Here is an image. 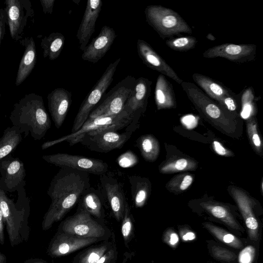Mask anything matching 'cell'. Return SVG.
Segmentation results:
<instances>
[{
	"mask_svg": "<svg viewBox=\"0 0 263 263\" xmlns=\"http://www.w3.org/2000/svg\"><path fill=\"white\" fill-rule=\"evenodd\" d=\"M103 238H87L58 231L51 240L47 253L52 258L68 255Z\"/></svg>",
	"mask_w": 263,
	"mask_h": 263,
	"instance_id": "13",
	"label": "cell"
},
{
	"mask_svg": "<svg viewBox=\"0 0 263 263\" xmlns=\"http://www.w3.org/2000/svg\"><path fill=\"white\" fill-rule=\"evenodd\" d=\"M180 85L201 116L224 133L229 135L234 134L236 127V116L210 98L194 83L183 81Z\"/></svg>",
	"mask_w": 263,
	"mask_h": 263,
	"instance_id": "4",
	"label": "cell"
},
{
	"mask_svg": "<svg viewBox=\"0 0 263 263\" xmlns=\"http://www.w3.org/2000/svg\"><path fill=\"white\" fill-rule=\"evenodd\" d=\"M116 37L114 28L103 26L99 34L83 50L82 59L92 63H97L109 50Z\"/></svg>",
	"mask_w": 263,
	"mask_h": 263,
	"instance_id": "18",
	"label": "cell"
},
{
	"mask_svg": "<svg viewBox=\"0 0 263 263\" xmlns=\"http://www.w3.org/2000/svg\"><path fill=\"white\" fill-rule=\"evenodd\" d=\"M197 167V163L194 160L185 157H173L159 165V171L163 174L179 172L194 171Z\"/></svg>",
	"mask_w": 263,
	"mask_h": 263,
	"instance_id": "31",
	"label": "cell"
},
{
	"mask_svg": "<svg viewBox=\"0 0 263 263\" xmlns=\"http://www.w3.org/2000/svg\"><path fill=\"white\" fill-rule=\"evenodd\" d=\"M64 43L65 36L60 32H52L44 36L41 42L44 58L51 61L57 59L64 48Z\"/></svg>",
	"mask_w": 263,
	"mask_h": 263,
	"instance_id": "28",
	"label": "cell"
},
{
	"mask_svg": "<svg viewBox=\"0 0 263 263\" xmlns=\"http://www.w3.org/2000/svg\"><path fill=\"white\" fill-rule=\"evenodd\" d=\"M24 47V51L21 60L16 73L15 84L20 85L30 75L36 62V50L35 42L32 37H26L20 41Z\"/></svg>",
	"mask_w": 263,
	"mask_h": 263,
	"instance_id": "23",
	"label": "cell"
},
{
	"mask_svg": "<svg viewBox=\"0 0 263 263\" xmlns=\"http://www.w3.org/2000/svg\"><path fill=\"white\" fill-rule=\"evenodd\" d=\"M247 131L252 146L258 154H260L262 152V143L258 132L257 122L254 117L247 119Z\"/></svg>",
	"mask_w": 263,
	"mask_h": 263,
	"instance_id": "38",
	"label": "cell"
},
{
	"mask_svg": "<svg viewBox=\"0 0 263 263\" xmlns=\"http://www.w3.org/2000/svg\"><path fill=\"white\" fill-rule=\"evenodd\" d=\"M133 132L127 129L122 133L111 130L92 131L67 141L70 146L80 143L91 151L106 153L121 148Z\"/></svg>",
	"mask_w": 263,
	"mask_h": 263,
	"instance_id": "7",
	"label": "cell"
},
{
	"mask_svg": "<svg viewBox=\"0 0 263 263\" xmlns=\"http://www.w3.org/2000/svg\"><path fill=\"white\" fill-rule=\"evenodd\" d=\"M134 114L126 108L120 113L109 116L88 118L82 126L76 132L70 133L57 139L48 141L41 146L42 150L55 144L82 136L92 131L111 130L117 132L127 127L133 121Z\"/></svg>",
	"mask_w": 263,
	"mask_h": 263,
	"instance_id": "6",
	"label": "cell"
},
{
	"mask_svg": "<svg viewBox=\"0 0 263 263\" xmlns=\"http://www.w3.org/2000/svg\"><path fill=\"white\" fill-rule=\"evenodd\" d=\"M197 43V39L192 36H182L170 38L165 42V44L171 49L183 52L195 48Z\"/></svg>",
	"mask_w": 263,
	"mask_h": 263,
	"instance_id": "37",
	"label": "cell"
},
{
	"mask_svg": "<svg viewBox=\"0 0 263 263\" xmlns=\"http://www.w3.org/2000/svg\"><path fill=\"white\" fill-rule=\"evenodd\" d=\"M133 219L130 207L127 203L122 220L121 226V233L126 247H128V243L132 239L134 234V226Z\"/></svg>",
	"mask_w": 263,
	"mask_h": 263,
	"instance_id": "39",
	"label": "cell"
},
{
	"mask_svg": "<svg viewBox=\"0 0 263 263\" xmlns=\"http://www.w3.org/2000/svg\"><path fill=\"white\" fill-rule=\"evenodd\" d=\"M110 242L101 244L86 249L79 253L72 263H96L112 246Z\"/></svg>",
	"mask_w": 263,
	"mask_h": 263,
	"instance_id": "33",
	"label": "cell"
},
{
	"mask_svg": "<svg viewBox=\"0 0 263 263\" xmlns=\"http://www.w3.org/2000/svg\"><path fill=\"white\" fill-rule=\"evenodd\" d=\"M7 24V17L4 8L0 9V47L4 39L6 31V26Z\"/></svg>",
	"mask_w": 263,
	"mask_h": 263,
	"instance_id": "45",
	"label": "cell"
},
{
	"mask_svg": "<svg viewBox=\"0 0 263 263\" xmlns=\"http://www.w3.org/2000/svg\"><path fill=\"white\" fill-rule=\"evenodd\" d=\"M152 82L147 78L136 79L133 92L127 101L125 108L134 115H142L146 109L151 91Z\"/></svg>",
	"mask_w": 263,
	"mask_h": 263,
	"instance_id": "22",
	"label": "cell"
},
{
	"mask_svg": "<svg viewBox=\"0 0 263 263\" xmlns=\"http://www.w3.org/2000/svg\"><path fill=\"white\" fill-rule=\"evenodd\" d=\"M70 92L63 88L53 90L47 96L48 106L54 125L59 128L64 123L72 102Z\"/></svg>",
	"mask_w": 263,
	"mask_h": 263,
	"instance_id": "21",
	"label": "cell"
},
{
	"mask_svg": "<svg viewBox=\"0 0 263 263\" xmlns=\"http://www.w3.org/2000/svg\"><path fill=\"white\" fill-rule=\"evenodd\" d=\"M229 192L238 206L250 239L257 241L259 235V224L253 210L250 197L245 192L236 186H229Z\"/></svg>",
	"mask_w": 263,
	"mask_h": 263,
	"instance_id": "19",
	"label": "cell"
},
{
	"mask_svg": "<svg viewBox=\"0 0 263 263\" xmlns=\"http://www.w3.org/2000/svg\"><path fill=\"white\" fill-rule=\"evenodd\" d=\"M25 195L21 199L18 194L17 203H15L7 196L4 191L0 189V209L12 247L27 241L29 237V202Z\"/></svg>",
	"mask_w": 263,
	"mask_h": 263,
	"instance_id": "3",
	"label": "cell"
},
{
	"mask_svg": "<svg viewBox=\"0 0 263 263\" xmlns=\"http://www.w3.org/2000/svg\"><path fill=\"white\" fill-rule=\"evenodd\" d=\"M22 133L12 125L6 128L0 138V161L10 154L22 140Z\"/></svg>",
	"mask_w": 263,
	"mask_h": 263,
	"instance_id": "30",
	"label": "cell"
},
{
	"mask_svg": "<svg viewBox=\"0 0 263 263\" xmlns=\"http://www.w3.org/2000/svg\"><path fill=\"white\" fill-rule=\"evenodd\" d=\"M9 119L26 137L30 135L35 140L44 138L51 125L42 97L35 93L26 94L16 102Z\"/></svg>",
	"mask_w": 263,
	"mask_h": 263,
	"instance_id": "2",
	"label": "cell"
},
{
	"mask_svg": "<svg viewBox=\"0 0 263 263\" xmlns=\"http://www.w3.org/2000/svg\"><path fill=\"white\" fill-rule=\"evenodd\" d=\"M102 1L101 0L87 1L84 14L76 35L79 40V48L82 51L87 45L95 32L96 23L102 10Z\"/></svg>",
	"mask_w": 263,
	"mask_h": 263,
	"instance_id": "20",
	"label": "cell"
},
{
	"mask_svg": "<svg viewBox=\"0 0 263 263\" xmlns=\"http://www.w3.org/2000/svg\"><path fill=\"white\" fill-rule=\"evenodd\" d=\"M179 234L183 241H192L196 238L195 234L187 228L183 227L180 229Z\"/></svg>",
	"mask_w": 263,
	"mask_h": 263,
	"instance_id": "47",
	"label": "cell"
},
{
	"mask_svg": "<svg viewBox=\"0 0 263 263\" xmlns=\"http://www.w3.org/2000/svg\"><path fill=\"white\" fill-rule=\"evenodd\" d=\"M206 38L212 41H214L216 40V37L211 33H209L207 34Z\"/></svg>",
	"mask_w": 263,
	"mask_h": 263,
	"instance_id": "52",
	"label": "cell"
},
{
	"mask_svg": "<svg viewBox=\"0 0 263 263\" xmlns=\"http://www.w3.org/2000/svg\"><path fill=\"white\" fill-rule=\"evenodd\" d=\"M58 231L87 238H102L104 228L79 203L77 212L61 222Z\"/></svg>",
	"mask_w": 263,
	"mask_h": 263,
	"instance_id": "10",
	"label": "cell"
},
{
	"mask_svg": "<svg viewBox=\"0 0 263 263\" xmlns=\"http://www.w3.org/2000/svg\"><path fill=\"white\" fill-rule=\"evenodd\" d=\"M60 168L47 191L51 202L42 223L44 231L61 220L90 187L89 174L69 167Z\"/></svg>",
	"mask_w": 263,
	"mask_h": 263,
	"instance_id": "1",
	"label": "cell"
},
{
	"mask_svg": "<svg viewBox=\"0 0 263 263\" xmlns=\"http://www.w3.org/2000/svg\"><path fill=\"white\" fill-rule=\"evenodd\" d=\"M139 162L137 156L130 151H128L121 155L117 159L118 165L123 168L130 167L136 165Z\"/></svg>",
	"mask_w": 263,
	"mask_h": 263,
	"instance_id": "41",
	"label": "cell"
},
{
	"mask_svg": "<svg viewBox=\"0 0 263 263\" xmlns=\"http://www.w3.org/2000/svg\"><path fill=\"white\" fill-rule=\"evenodd\" d=\"M0 189L14 192L25 184L26 170L18 158L7 156L0 161Z\"/></svg>",
	"mask_w": 263,
	"mask_h": 263,
	"instance_id": "14",
	"label": "cell"
},
{
	"mask_svg": "<svg viewBox=\"0 0 263 263\" xmlns=\"http://www.w3.org/2000/svg\"><path fill=\"white\" fill-rule=\"evenodd\" d=\"M135 81L134 77L128 75L118 82L105 94L103 100L91 111L88 117L112 116L122 111L133 92Z\"/></svg>",
	"mask_w": 263,
	"mask_h": 263,
	"instance_id": "9",
	"label": "cell"
},
{
	"mask_svg": "<svg viewBox=\"0 0 263 263\" xmlns=\"http://www.w3.org/2000/svg\"><path fill=\"white\" fill-rule=\"evenodd\" d=\"M201 206L213 217L218 219L233 229L241 230L233 215L229 209L223 204L211 201L203 202Z\"/></svg>",
	"mask_w": 263,
	"mask_h": 263,
	"instance_id": "29",
	"label": "cell"
},
{
	"mask_svg": "<svg viewBox=\"0 0 263 263\" xmlns=\"http://www.w3.org/2000/svg\"><path fill=\"white\" fill-rule=\"evenodd\" d=\"M55 0H40L43 8V11L45 14H51Z\"/></svg>",
	"mask_w": 263,
	"mask_h": 263,
	"instance_id": "48",
	"label": "cell"
},
{
	"mask_svg": "<svg viewBox=\"0 0 263 263\" xmlns=\"http://www.w3.org/2000/svg\"><path fill=\"white\" fill-rule=\"evenodd\" d=\"M5 4L10 35L18 42L23 39L29 19L34 18V9L29 0H6Z\"/></svg>",
	"mask_w": 263,
	"mask_h": 263,
	"instance_id": "12",
	"label": "cell"
},
{
	"mask_svg": "<svg viewBox=\"0 0 263 263\" xmlns=\"http://www.w3.org/2000/svg\"><path fill=\"white\" fill-rule=\"evenodd\" d=\"M155 100L158 110L174 108L176 107L175 93L172 84L164 75L160 74L156 81Z\"/></svg>",
	"mask_w": 263,
	"mask_h": 263,
	"instance_id": "25",
	"label": "cell"
},
{
	"mask_svg": "<svg viewBox=\"0 0 263 263\" xmlns=\"http://www.w3.org/2000/svg\"><path fill=\"white\" fill-rule=\"evenodd\" d=\"M5 243L4 223L1 210L0 209V243L3 245Z\"/></svg>",
	"mask_w": 263,
	"mask_h": 263,
	"instance_id": "49",
	"label": "cell"
},
{
	"mask_svg": "<svg viewBox=\"0 0 263 263\" xmlns=\"http://www.w3.org/2000/svg\"><path fill=\"white\" fill-rule=\"evenodd\" d=\"M23 263H49L41 258H30L26 260Z\"/></svg>",
	"mask_w": 263,
	"mask_h": 263,
	"instance_id": "50",
	"label": "cell"
},
{
	"mask_svg": "<svg viewBox=\"0 0 263 263\" xmlns=\"http://www.w3.org/2000/svg\"><path fill=\"white\" fill-rule=\"evenodd\" d=\"M136 144L146 161L153 162L157 159L160 146L158 140L153 135L145 134L140 136L136 140Z\"/></svg>",
	"mask_w": 263,
	"mask_h": 263,
	"instance_id": "32",
	"label": "cell"
},
{
	"mask_svg": "<svg viewBox=\"0 0 263 263\" xmlns=\"http://www.w3.org/2000/svg\"><path fill=\"white\" fill-rule=\"evenodd\" d=\"M147 23L163 39L182 33H192L187 23L176 11L161 5H151L144 10Z\"/></svg>",
	"mask_w": 263,
	"mask_h": 263,
	"instance_id": "5",
	"label": "cell"
},
{
	"mask_svg": "<svg viewBox=\"0 0 263 263\" xmlns=\"http://www.w3.org/2000/svg\"><path fill=\"white\" fill-rule=\"evenodd\" d=\"M203 224L211 234L222 242L235 249L242 248L243 244L241 241L233 234L209 222L204 223Z\"/></svg>",
	"mask_w": 263,
	"mask_h": 263,
	"instance_id": "34",
	"label": "cell"
},
{
	"mask_svg": "<svg viewBox=\"0 0 263 263\" xmlns=\"http://www.w3.org/2000/svg\"><path fill=\"white\" fill-rule=\"evenodd\" d=\"M120 61L121 58H119L107 66L102 76L83 100L74 118L71 133L76 132L82 126L92 109L101 100L114 80L115 71Z\"/></svg>",
	"mask_w": 263,
	"mask_h": 263,
	"instance_id": "8",
	"label": "cell"
},
{
	"mask_svg": "<svg viewBox=\"0 0 263 263\" xmlns=\"http://www.w3.org/2000/svg\"><path fill=\"white\" fill-rule=\"evenodd\" d=\"M192 78L210 98L220 105L226 98L235 95L221 83L206 76L195 73Z\"/></svg>",
	"mask_w": 263,
	"mask_h": 263,
	"instance_id": "24",
	"label": "cell"
},
{
	"mask_svg": "<svg viewBox=\"0 0 263 263\" xmlns=\"http://www.w3.org/2000/svg\"><path fill=\"white\" fill-rule=\"evenodd\" d=\"M255 256V249L252 246L244 248L239 255V263H251Z\"/></svg>",
	"mask_w": 263,
	"mask_h": 263,
	"instance_id": "44",
	"label": "cell"
},
{
	"mask_svg": "<svg viewBox=\"0 0 263 263\" xmlns=\"http://www.w3.org/2000/svg\"><path fill=\"white\" fill-rule=\"evenodd\" d=\"M163 240L172 248L177 246L179 238L177 233L172 229L166 230L163 235Z\"/></svg>",
	"mask_w": 263,
	"mask_h": 263,
	"instance_id": "42",
	"label": "cell"
},
{
	"mask_svg": "<svg viewBox=\"0 0 263 263\" xmlns=\"http://www.w3.org/2000/svg\"><path fill=\"white\" fill-rule=\"evenodd\" d=\"M210 251L214 258L219 260L230 262L235 260L237 257L234 252L218 246H213Z\"/></svg>",
	"mask_w": 263,
	"mask_h": 263,
	"instance_id": "40",
	"label": "cell"
},
{
	"mask_svg": "<svg viewBox=\"0 0 263 263\" xmlns=\"http://www.w3.org/2000/svg\"><path fill=\"white\" fill-rule=\"evenodd\" d=\"M42 159L60 167H69L89 174L101 176L108 169L107 163L101 159L66 153L44 155Z\"/></svg>",
	"mask_w": 263,
	"mask_h": 263,
	"instance_id": "11",
	"label": "cell"
},
{
	"mask_svg": "<svg viewBox=\"0 0 263 263\" xmlns=\"http://www.w3.org/2000/svg\"><path fill=\"white\" fill-rule=\"evenodd\" d=\"M212 145L214 151L219 155L225 157H230L233 156V153L230 151L226 148L218 141H213Z\"/></svg>",
	"mask_w": 263,
	"mask_h": 263,
	"instance_id": "46",
	"label": "cell"
},
{
	"mask_svg": "<svg viewBox=\"0 0 263 263\" xmlns=\"http://www.w3.org/2000/svg\"><path fill=\"white\" fill-rule=\"evenodd\" d=\"M255 44H235L225 43L215 46L203 53L205 58H222L237 63L254 61L256 58Z\"/></svg>",
	"mask_w": 263,
	"mask_h": 263,
	"instance_id": "15",
	"label": "cell"
},
{
	"mask_svg": "<svg viewBox=\"0 0 263 263\" xmlns=\"http://www.w3.org/2000/svg\"><path fill=\"white\" fill-rule=\"evenodd\" d=\"M0 263H7V258L5 255L0 251Z\"/></svg>",
	"mask_w": 263,
	"mask_h": 263,
	"instance_id": "51",
	"label": "cell"
},
{
	"mask_svg": "<svg viewBox=\"0 0 263 263\" xmlns=\"http://www.w3.org/2000/svg\"><path fill=\"white\" fill-rule=\"evenodd\" d=\"M103 198L101 192L90 186L83 194L78 202L91 216L103 219L105 216Z\"/></svg>",
	"mask_w": 263,
	"mask_h": 263,
	"instance_id": "26",
	"label": "cell"
},
{
	"mask_svg": "<svg viewBox=\"0 0 263 263\" xmlns=\"http://www.w3.org/2000/svg\"><path fill=\"white\" fill-rule=\"evenodd\" d=\"M132 198L136 208H142L146 202L151 192V184L145 177L131 175L128 177Z\"/></svg>",
	"mask_w": 263,
	"mask_h": 263,
	"instance_id": "27",
	"label": "cell"
},
{
	"mask_svg": "<svg viewBox=\"0 0 263 263\" xmlns=\"http://www.w3.org/2000/svg\"><path fill=\"white\" fill-rule=\"evenodd\" d=\"M101 193L107 200L117 221L122 220L126 201L121 184L116 179L105 174L101 175Z\"/></svg>",
	"mask_w": 263,
	"mask_h": 263,
	"instance_id": "16",
	"label": "cell"
},
{
	"mask_svg": "<svg viewBox=\"0 0 263 263\" xmlns=\"http://www.w3.org/2000/svg\"><path fill=\"white\" fill-rule=\"evenodd\" d=\"M117 251L115 244L105 253L96 263H116Z\"/></svg>",
	"mask_w": 263,
	"mask_h": 263,
	"instance_id": "43",
	"label": "cell"
},
{
	"mask_svg": "<svg viewBox=\"0 0 263 263\" xmlns=\"http://www.w3.org/2000/svg\"><path fill=\"white\" fill-rule=\"evenodd\" d=\"M255 98L253 89L249 87L243 91L241 98V110L240 115L245 119H248L253 116L255 112Z\"/></svg>",
	"mask_w": 263,
	"mask_h": 263,
	"instance_id": "36",
	"label": "cell"
},
{
	"mask_svg": "<svg viewBox=\"0 0 263 263\" xmlns=\"http://www.w3.org/2000/svg\"><path fill=\"white\" fill-rule=\"evenodd\" d=\"M137 49L139 58L146 66L169 77L179 84L182 83L183 80L146 41L138 39Z\"/></svg>",
	"mask_w": 263,
	"mask_h": 263,
	"instance_id": "17",
	"label": "cell"
},
{
	"mask_svg": "<svg viewBox=\"0 0 263 263\" xmlns=\"http://www.w3.org/2000/svg\"><path fill=\"white\" fill-rule=\"evenodd\" d=\"M194 180L191 174H180L173 177L166 184V188L171 192L180 193L187 190Z\"/></svg>",
	"mask_w": 263,
	"mask_h": 263,
	"instance_id": "35",
	"label": "cell"
}]
</instances>
